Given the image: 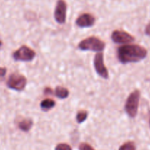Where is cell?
<instances>
[{"mask_svg": "<svg viewBox=\"0 0 150 150\" xmlns=\"http://www.w3.org/2000/svg\"><path fill=\"white\" fill-rule=\"evenodd\" d=\"M146 56V49L138 45H124L119 47L117 51L118 59L122 64L138 62Z\"/></svg>", "mask_w": 150, "mask_h": 150, "instance_id": "obj_1", "label": "cell"}, {"mask_svg": "<svg viewBox=\"0 0 150 150\" xmlns=\"http://www.w3.org/2000/svg\"><path fill=\"white\" fill-rule=\"evenodd\" d=\"M78 48L82 51L102 52L105 48V43L99 38L91 36L80 41L78 44Z\"/></svg>", "mask_w": 150, "mask_h": 150, "instance_id": "obj_2", "label": "cell"}, {"mask_svg": "<svg viewBox=\"0 0 150 150\" xmlns=\"http://www.w3.org/2000/svg\"><path fill=\"white\" fill-rule=\"evenodd\" d=\"M140 96H141L140 91L137 90V89L134 90L128 96L126 103H125V111H126V114L131 118H135L138 114Z\"/></svg>", "mask_w": 150, "mask_h": 150, "instance_id": "obj_3", "label": "cell"}, {"mask_svg": "<svg viewBox=\"0 0 150 150\" xmlns=\"http://www.w3.org/2000/svg\"><path fill=\"white\" fill-rule=\"evenodd\" d=\"M27 83V79L23 75L13 73L9 77L7 82V86L10 89L21 92L24 90Z\"/></svg>", "mask_w": 150, "mask_h": 150, "instance_id": "obj_4", "label": "cell"}, {"mask_svg": "<svg viewBox=\"0 0 150 150\" xmlns=\"http://www.w3.org/2000/svg\"><path fill=\"white\" fill-rule=\"evenodd\" d=\"M36 56L35 51L26 45H22L16 50L13 54V57L16 61L30 62L34 59Z\"/></svg>", "mask_w": 150, "mask_h": 150, "instance_id": "obj_5", "label": "cell"}, {"mask_svg": "<svg viewBox=\"0 0 150 150\" xmlns=\"http://www.w3.org/2000/svg\"><path fill=\"white\" fill-rule=\"evenodd\" d=\"M94 66L97 74L104 79L109 78V73L104 63V55L102 52H99L94 57Z\"/></svg>", "mask_w": 150, "mask_h": 150, "instance_id": "obj_6", "label": "cell"}, {"mask_svg": "<svg viewBox=\"0 0 150 150\" xmlns=\"http://www.w3.org/2000/svg\"><path fill=\"white\" fill-rule=\"evenodd\" d=\"M111 39L113 42L118 44L130 43L135 40V38L133 36L122 30L113 31L111 35Z\"/></svg>", "mask_w": 150, "mask_h": 150, "instance_id": "obj_7", "label": "cell"}, {"mask_svg": "<svg viewBox=\"0 0 150 150\" xmlns=\"http://www.w3.org/2000/svg\"><path fill=\"white\" fill-rule=\"evenodd\" d=\"M67 4L64 0H58L54 10V19L60 24H63L66 20Z\"/></svg>", "mask_w": 150, "mask_h": 150, "instance_id": "obj_8", "label": "cell"}, {"mask_svg": "<svg viewBox=\"0 0 150 150\" xmlns=\"http://www.w3.org/2000/svg\"><path fill=\"white\" fill-rule=\"evenodd\" d=\"M95 23V18L89 13H84L76 18V26L80 28H88L94 26Z\"/></svg>", "mask_w": 150, "mask_h": 150, "instance_id": "obj_9", "label": "cell"}, {"mask_svg": "<svg viewBox=\"0 0 150 150\" xmlns=\"http://www.w3.org/2000/svg\"><path fill=\"white\" fill-rule=\"evenodd\" d=\"M32 125H33V122L30 119H25L21 121L18 125V127L21 130L24 132H28L31 130Z\"/></svg>", "mask_w": 150, "mask_h": 150, "instance_id": "obj_10", "label": "cell"}, {"mask_svg": "<svg viewBox=\"0 0 150 150\" xmlns=\"http://www.w3.org/2000/svg\"><path fill=\"white\" fill-rule=\"evenodd\" d=\"M54 95L57 98H60V99H66L69 97V92L66 88L58 86L55 88Z\"/></svg>", "mask_w": 150, "mask_h": 150, "instance_id": "obj_11", "label": "cell"}, {"mask_svg": "<svg viewBox=\"0 0 150 150\" xmlns=\"http://www.w3.org/2000/svg\"><path fill=\"white\" fill-rule=\"evenodd\" d=\"M56 105V103L52 99H45L41 103V108L44 111H48L50 109L54 108Z\"/></svg>", "mask_w": 150, "mask_h": 150, "instance_id": "obj_12", "label": "cell"}, {"mask_svg": "<svg viewBox=\"0 0 150 150\" xmlns=\"http://www.w3.org/2000/svg\"><path fill=\"white\" fill-rule=\"evenodd\" d=\"M88 111H79L76 116V122H77L78 123H79V124H80V123H82L83 122H85V120H87V118H88Z\"/></svg>", "mask_w": 150, "mask_h": 150, "instance_id": "obj_13", "label": "cell"}, {"mask_svg": "<svg viewBox=\"0 0 150 150\" xmlns=\"http://www.w3.org/2000/svg\"><path fill=\"white\" fill-rule=\"evenodd\" d=\"M119 150H136L135 144L132 142H127L122 144L119 147Z\"/></svg>", "mask_w": 150, "mask_h": 150, "instance_id": "obj_14", "label": "cell"}, {"mask_svg": "<svg viewBox=\"0 0 150 150\" xmlns=\"http://www.w3.org/2000/svg\"><path fill=\"white\" fill-rule=\"evenodd\" d=\"M54 150H72V149L69 144H67L62 143L57 144V146H55Z\"/></svg>", "mask_w": 150, "mask_h": 150, "instance_id": "obj_15", "label": "cell"}, {"mask_svg": "<svg viewBox=\"0 0 150 150\" xmlns=\"http://www.w3.org/2000/svg\"><path fill=\"white\" fill-rule=\"evenodd\" d=\"M79 150H95L90 144L87 143H82L79 144Z\"/></svg>", "mask_w": 150, "mask_h": 150, "instance_id": "obj_16", "label": "cell"}, {"mask_svg": "<svg viewBox=\"0 0 150 150\" xmlns=\"http://www.w3.org/2000/svg\"><path fill=\"white\" fill-rule=\"evenodd\" d=\"M7 73V69L5 67H0V77H3Z\"/></svg>", "mask_w": 150, "mask_h": 150, "instance_id": "obj_17", "label": "cell"}, {"mask_svg": "<svg viewBox=\"0 0 150 150\" xmlns=\"http://www.w3.org/2000/svg\"><path fill=\"white\" fill-rule=\"evenodd\" d=\"M145 33L146 35H149L150 36V22L147 24V26H146L145 29Z\"/></svg>", "mask_w": 150, "mask_h": 150, "instance_id": "obj_18", "label": "cell"}, {"mask_svg": "<svg viewBox=\"0 0 150 150\" xmlns=\"http://www.w3.org/2000/svg\"><path fill=\"white\" fill-rule=\"evenodd\" d=\"M44 92L46 95H51V94H52V90H51V89H50L49 87H46L44 89Z\"/></svg>", "mask_w": 150, "mask_h": 150, "instance_id": "obj_19", "label": "cell"}, {"mask_svg": "<svg viewBox=\"0 0 150 150\" xmlns=\"http://www.w3.org/2000/svg\"><path fill=\"white\" fill-rule=\"evenodd\" d=\"M1 44H2V42H1V41H0V46H1Z\"/></svg>", "mask_w": 150, "mask_h": 150, "instance_id": "obj_20", "label": "cell"}, {"mask_svg": "<svg viewBox=\"0 0 150 150\" xmlns=\"http://www.w3.org/2000/svg\"><path fill=\"white\" fill-rule=\"evenodd\" d=\"M149 124H150V120H149Z\"/></svg>", "mask_w": 150, "mask_h": 150, "instance_id": "obj_21", "label": "cell"}]
</instances>
